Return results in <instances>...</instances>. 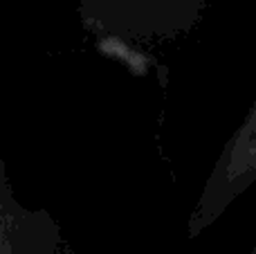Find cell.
I'll use <instances>...</instances> for the list:
<instances>
[{
	"label": "cell",
	"mask_w": 256,
	"mask_h": 254,
	"mask_svg": "<svg viewBox=\"0 0 256 254\" xmlns=\"http://www.w3.org/2000/svg\"><path fill=\"white\" fill-rule=\"evenodd\" d=\"M84 27L104 43L146 45L189 34L212 0H76Z\"/></svg>",
	"instance_id": "cell-1"
},
{
	"label": "cell",
	"mask_w": 256,
	"mask_h": 254,
	"mask_svg": "<svg viewBox=\"0 0 256 254\" xmlns=\"http://www.w3.org/2000/svg\"><path fill=\"white\" fill-rule=\"evenodd\" d=\"M256 182V102L248 110L245 120L225 142L220 156L212 166L198 194L196 207L189 216L186 234L196 238L212 228L232 202H236Z\"/></svg>",
	"instance_id": "cell-2"
},
{
	"label": "cell",
	"mask_w": 256,
	"mask_h": 254,
	"mask_svg": "<svg viewBox=\"0 0 256 254\" xmlns=\"http://www.w3.org/2000/svg\"><path fill=\"white\" fill-rule=\"evenodd\" d=\"M0 254H63L54 216L27 210L16 200L4 164L0 162Z\"/></svg>",
	"instance_id": "cell-3"
},
{
	"label": "cell",
	"mask_w": 256,
	"mask_h": 254,
	"mask_svg": "<svg viewBox=\"0 0 256 254\" xmlns=\"http://www.w3.org/2000/svg\"><path fill=\"white\" fill-rule=\"evenodd\" d=\"M250 254H256V246H254V248H252V252H250Z\"/></svg>",
	"instance_id": "cell-4"
}]
</instances>
